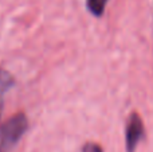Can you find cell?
<instances>
[{"instance_id":"obj_3","label":"cell","mask_w":153,"mask_h":152,"mask_svg":"<svg viewBox=\"0 0 153 152\" xmlns=\"http://www.w3.org/2000/svg\"><path fill=\"white\" fill-rule=\"evenodd\" d=\"M108 1L109 0H87L86 5L87 10L90 11V13H93L94 16H101L103 13V11H105Z\"/></svg>"},{"instance_id":"obj_5","label":"cell","mask_w":153,"mask_h":152,"mask_svg":"<svg viewBox=\"0 0 153 152\" xmlns=\"http://www.w3.org/2000/svg\"><path fill=\"white\" fill-rule=\"evenodd\" d=\"M82 152H102V148L98 144H94V143H87L83 145Z\"/></svg>"},{"instance_id":"obj_1","label":"cell","mask_w":153,"mask_h":152,"mask_svg":"<svg viewBox=\"0 0 153 152\" xmlns=\"http://www.w3.org/2000/svg\"><path fill=\"white\" fill-rule=\"evenodd\" d=\"M28 128V121L23 113L15 115L0 124V152H10L18 144Z\"/></svg>"},{"instance_id":"obj_2","label":"cell","mask_w":153,"mask_h":152,"mask_svg":"<svg viewBox=\"0 0 153 152\" xmlns=\"http://www.w3.org/2000/svg\"><path fill=\"white\" fill-rule=\"evenodd\" d=\"M144 137V124L141 117L137 113H133L128 118L126 132H125V139H126V151L134 152L138 143Z\"/></svg>"},{"instance_id":"obj_4","label":"cell","mask_w":153,"mask_h":152,"mask_svg":"<svg viewBox=\"0 0 153 152\" xmlns=\"http://www.w3.org/2000/svg\"><path fill=\"white\" fill-rule=\"evenodd\" d=\"M12 83H13L12 77H11L7 72L0 69V96H3V94L12 86Z\"/></svg>"}]
</instances>
